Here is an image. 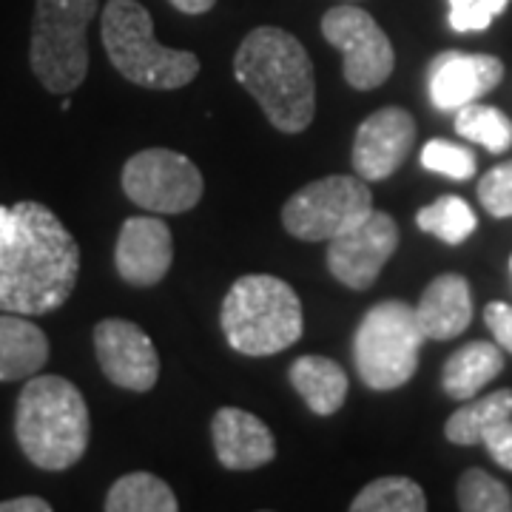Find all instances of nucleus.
Segmentation results:
<instances>
[{"mask_svg":"<svg viewBox=\"0 0 512 512\" xmlns=\"http://www.w3.org/2000/svg\"><path fill=\"white\" fill-rule=\"evenodd\" d=\"M302 302L285 279L239 276L222 299V333L242 356H274L299 342Z\"/></svg>","mask_w":512,"mask_h":512,"instance_id":"nucleus-4","label":"nucleus"},{"mask_svg":"<svg viewBox=\"0 0 512 512\" xmlns=\"http://www.w3.org/2000/svg\"><path fill=\"white\" fill-rule=\"evenodd\" d=\"M510 271H512V259H510Z\"/></svg>","mask_w":512,"mask_h":512,"instance_id":"nucleus-34","label":"nucleus"},{"mask_svg":"<svg viewBox=\"0 0 512 512\" xmlns=\"http://www.w3.org/2000/svg\"><path fill=\"white\" fill-rule=\"evenodd\" d=\"M100 35L111 66L128 83L143 89H180L200 74L194 52L168 49L154 40L151 15L137 0H109L100 20Z\"/></svg>","mask_w":512,"mask_h":512,"instance_id":"nucleus-5","label":"nucleus"},{"mask_svg":"<svg viewBox=\"0 0 512 512\" xmlns=\"http://www.w3.org/2000/svg\"><path fill=\"white\" fill-rule=\"evenodd\" d=\"M484 322H487L495 342L501 345V350L512 353V305H507V302H490L484 308Z\"/></svg>","mask_w":512,"mask_h":512,"instance_id":"nucleus-31","label":"nucleus"},{"mask_svg":"<svg viewBox=\"0 0 512 512\" xmlns=\"http://www.w3.org/2000/svg\"><path fill=\"white\" fill-rule=\"evenodd\" d=\"M288 376L293 390L316 416L336 413L348 399V373L328 356H299Z\"/></svg>","mask_w":512,"mask_h":512,"instance_id":"nucleus-20","label":"nucleus"},{"mask_svg":"<svg viewBox=\"0 0 512 512\" xmlns=\"http://www.w3.org/2000/svg\"><path fill=\"white\" fill-rule=\"evenodd\" d=\"M427 342L416 308L399 299L373 305L353 336V359L370 390H396L416 376L419 350Z\"/></svg>","mask_w":512,"mask_h":512,"instance_id":"nucleus-7","label":"nucleus"},{"mask_svg":"<svg viewBox=\"0 0 512 512\" xmlns=\"http://www.w3.org/2000/svg\"><path fill=\"white\" fill-rule=\"evenodd\" d=\"M504 419H512V390H495L481 399L473 396L447 419L444 436L458 447H476L484 439V433Z\"/></svg>","mask_w":512,"mask_h":512,"instance_id":"nucleus-21","label":"nucleus"},{"mask_svg":"<svg viewBox=\"0 0 512 512\" xmlns=\"http://www.w3.org/2000/svg\"><path fill=\"white\" fill-rule=\"evenodd\" d=\"M80 276V245L43 202L0 205V311L63 308Z\"/></svg>","mask_w":512,"mask_h":512,"instance_id":"nucleus-1","label":"nucleus"},{"mask_svg":"<svg viewBox=\"0 0 512 512\" xmlns=\"http://www.w3.org/2000/svg\"><path fill=\"white\" fill-rule=\"evenodd\" d=\"M100 0H37L29 60L35 77L55 94L74 92L89 74L86 29Z\"/></svg>","mask_w":512,"mask_h":512,"instance_id":"nucleus-6","label":"nucleus"},{"mask_svg":"<svg viewBox=\"0 0 512 512\" xmlns=\"http://www.w3.org/2000/svg\"><path fill=\"white\" fill-rule=\"evenodd\" d=\"M416 225L424 234L441 239L444 245H461L476 234L478 217L473 205H467V200L447 194V197H439L436 202L424 205L416 214Z\"/></svg>","mask_w":512,"mask_h":512,"instance_id":"nucleus-23","label":"nucleus"},{"mask_svg":"<svg viewBox=\"0 0 512 512\" xmlns=\"http://www.w3.org/2000/svg\"><path fill=\"white\" fill-rule=\"evenodd\" d=\"M239 86L262 106L271 126L299 134L316 111V80L305 46L285 29L259 26L239 43L234 57Z\"/></svg>","mask_w":512,"mask_h":512,"instance_id":"nucleus-2","label":"nucleus"},{"mask_svg":"<svg viewBox=\"0 0 512 512\" xmlns=\"http://www.w3.org/2000/svg\"><path fill=\"white\" fill-rule=\"evenodd\" d=\"M353 512H424L427 495L413 478L384 476L370 481L350 504Z\"/></svg>","mask_w":512,"mask_h":512,"instance_id":"nucleus-24","label":"nucleus"},{"mask_svg":"<svg viewBox=\"0 0 512 512\" xmlns=\"http://www.w3.org/2000/svg\"><path fill=\"white\" fill-rule=\"evenodd\" d=\"M399 248V225L390 214L376 211L345 234L330 239L328 268L350 291H367L390 256Z\"/></svg>","mask_w":512,"mask_h":512,"instance_id":"nucleus-11","label":"nucleus"},{"mask_svg":"<svg viewBox=\"0 0 512 512\" xmlns=\"http://www.w3.org/2000/svg\"><path fill=\"white\" fill-rule=\"evenodd\" d=\"M171 262H174V239L163 220L131 217L123 222L114 248V265L128 285L151 288L163 282Z\"/></svg>","mask_w":512,"mask_h":512,"instance_id":"nucleus-15","label":"nucleus"},{"mask_svg":"<svg viewBox=\"0 0 512 512\" xmlns=\"http://www.w3.org/2000/svg\"><path fill=\"white\" fill-rule=\"evenodd\" d=\"M211 439L222 467L228 470H256L276 456L274 433L254 413L239 407H222L211 421Z\"/></svg>","mask_w":512,"mask_h":512,"instance_id":"nucleus-16","label":"nucleus"},{"mask_svg":"<svg viewBox=\"0 0 512 512\" xmlns=\"http://www.w3.org/2000/svg\"><path fill=\"white\" fill-rule=\"evenodd\" d=\"M481 444L487 447V453H490V458L498 467H504V470L512 473V419L498 421L495 427H490L484 433Z\"/></svg>","mask_w":512,"mask_h":512,"instance_id":"nucleus-30","label":"nucleus"},{"mask_svg":"<svg viewBox=\"0 0 512 512\" xmlns=\"http://www.w3.org/2000/svg\"><path fill=\"white\" fill-rule=\"evenodd\" d=\"M447 3H450L447 23L458 35L490 29L493 20L498 15H504L507 6H510V0H447Z\"/></svg>","mask_w":512,"mask_h":512,"instance_id":"nucleus-28","label":"nucleus"},{"mask_svg":"<svg viewBox=\"0 0 512 512\" xmlns=\"http://www.w3.org/2000/svg\"><path fill=\"white\" fill-rule=\"evenodd\" d=\"M416 140L413 117L399 106L373 111L353 140V168L365 183H379L393 177L407 160Z\"/></svg>","mask_w":512,"mask_h":512,"instance_id":"nucleus-13","label":"nucleus"},{"mask_svg":"<svg viewBox=\"0 0 512 512\" xmlns=\"http://www.w3.org/2000/svg\"><path fill=\"white\" fill-rule=\"evenodd\" d=\"M504 80V63L493 55L441 52L427 69V94L439 111H458L481 100Z\"/></svg>","mask_w":512,"mask_h":512,"instance_id":"nucleus-14","label":"nucleus"},{"mask_svg":"<svg viewBox=\"0 0 512 512\" xmlns=\"http://www.w3.org/2000/svg\"><path fill=\"white\" fill-rule=\"evenodd\" d=\"M0 512H52V504L37 495H23V498L0 501Z\"/></svg>","mask_w":512,"mask_h":512,"instance_id":"nucleus-32","label":"nucleus"},{"mask_svg":"<svg viewBox=\"0 0 512 512\" xmlns=\"http://www.w3.org/2000/svg\"><path fill=\"white\" fill-rule=\"evenodd\" d=\"M49 362V339L32 319L0 311V382L37 376Z\"/></svg>","mask_w":512,"mask_h":512,"instance_id":"nucleus-18","label":"nucleus"},{"mask_svg":"<svg viewBox=\"0 0 512 512\" xmlns=\"http://www.w3.org/2000/svg\"><path fill=\"white\" fill-rule=\"evenodd\" d=\"M174 9H180L183 15H205L217 0H168Z\"/></svg>","mask_w":512,"mask_h":512,"instance_id":"nucleus-33","label":"nucleus"},{"mask_svg":"<svg viewBox=\"0 0 512 512\" xmlns=\"http://www.w3.org/2000/svg\"><path fill=\"white\" fill-rule=\"evenodd\" d=\"M123 191L154 214H185L202 200V174L185 154L146 148L123 165Z\"/></svg>","mask_w":512,"mask_h":512,"instance_id":"nucleus-9","label":"nucleus"},{"mask_svg":"<svg viewBox=\"0 0 512 512\" xmlns=\"http://www.w3.org/2000/svg\"><path fill=\"white\" fill-rule=\"evenodd\" d=\"M478 202L490 217L507 220L512 217V163L490 168L478 183Z\"/></svg>","mask_w":512,"mask_h":512,"instance_id":"nucleus-29","label":"nucleus"},{"mask_svg":"<svg viewBox=\"0 0 512 512\" xmlns=\"http://www.w3.org/2000/svg\"><path fill=\"white\" fill-rule=\"evenodd\" d=\"M94 353L106 379L123 390L146 393L160 379V356L143 328L128 319H103L94 328Z\"/></svg>","mask_w":512,"mask_h":512,"instance_id":"nucleus-12","label":"nucleus"},{"mask_svg":"<svg viewBox=\"0 0 512 512\" xmlns=\"http://www.w3.org/2000/svg\"><path fill=\"white\" fill-rule=\"evenodd\" d=\"M458 507L467 512H510V490L487 470H467L458 478Z\"/></svg>","mask_w":512,"mask_h":512,"instance_id":"nucleus-26","label":"nucleus"},{"mask_svg":"<svg viewBox=\"0 0 512 512\" xmlns=\"http://www.w3.org/2000/svg\"><path fill=\"white\" fill-rule=\"evenodd\" d=\"M456 134L484 146L490 154H504L512 146V120L501 109L476 100L456 111Z\"/></svg>","mask_w":512,"mask_h":512,"instance_id":"nucleus-25","label":"nucleus"},{"mask_svg":"<svg viewBox=\"0 0 512 512\" xmlns=\"http://www.w3.org/2000/svg\"><path fill=\"white\" fill-rule=\"evenodd\" d=\"M373 214V194L362 177L333 174L299 188L282 208V222L302 242H330Z\"/></svg>","mask_w":512,"mask_h":512,"instance_id":"nucleus-8","label":"nucleus"},{"mask_svg":"<svg viewBox=\"0 0 512 512\" xmlns=\"http://www.w3.org/2000/svg\"><path fill=\"white\" fill-rule=\"evenodd\" d=\"M416 316L427 339L447 342L456 339L473 322V291L461 274L436 276L421 293Z\"/></svg>","mask_w":512,"mask_h":512,"instance_id":"nucleus-17","label":"nucleus"},{"mask_svg":"<svg viewBox=\"0 0 512 512\" xmlns=\"http://www.w3.org/2000/svg\"><path fill=\"white\" fill-rule=\"evenodd\" d=\"M92 419L83 393L63 376H32L20 390L15 436L23 456L46 473L74 467L89 447Z\"/></svg>","mask_w":512,"mask_h":512,"instance_id":"nucleus-3","label":"nucleus"},{"mask_svg":"<svg viewBox=\"0 0 512 512\" xmlns=\"http://www.w3.org/2000/svg\"><path fill=\"white\" fill-rule=\"evenodd\" d=\"M504 370V353L495 342H470L458 348L441 373V387L450 399L467 402Z\"/></svg>","mask_w":512,"mask_h":512,"instance_id":"nucleus-19","label":"nucleus"},{"mask_svg":"<svg viewBox=\"0 0 512 512\" xmlns=\"http://www.w3.org/2000/svg\"><path fill=\"white\" fill-rule=\"evenodd\" d=\"M180 507L174 490L151 473H128L117 478L106 495L109 512H174Z\"/></svg>","mask_w":512,"mask_h":512,"instance_id":"nucleus-22","label":"nucleus"},{"mask_svg":"<svg viewBox=\"0 0 512 512\" xmlns=\"http://www.w3.org/2000/svg\"><path fill=\"white\" fill-rule=\"evenodd\" d=\"M322 35L345 55V80L359 92L387 83L396 66V52L384 29L359 6H333L322 18Z\"/></svg>","mask_w":512,"mask_h":512,"instance_id":"nucleus-10","label":"nucleus"},{"mask_svg":"<svg viewBox=\"0 0 512 512\" xmlns=\"http://www.w3.org/2000/svg\"><path fill=\"white\" fill-rule=\"evenodd\" d=\"M421 165L433 174L450 177V180H473L478 171L476 154L470 148L450 143V140H430L427 146L421 148Z\"/></svg>","mask_w":512,"mask_h":512,"instance_id":"nucleus-27","label":"nucleus"}]
</instances>
